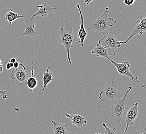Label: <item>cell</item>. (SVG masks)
I'll use <instances>...</instances> for the list:
<instances>
[{
    "label": "cell",
    "instance_id": "cell-28",
    "mask_svg": "<svg viewBox=\"0 0 146 134\" xmlns=\"http://www.w3.org/2000/svg\"><path fill=\"white\" fill-rule=\"evenodd\" d=\"M2 64H3V62L0 59V67L2 66Z\"/></svg>",
    "mask_w": 146,
    "mask_h": 134
},
{
    "label": "cell",
    "instance_id": "cell-26",
    "mask_svg": "<svg viewBox=\"0 0 146 134\" xmlns=\"http://www.w3.org/2000/svg\"><path fill=\"white\" fill-rule=\"evenodd\" d=\"M92 2V0H88V1H84V3L86 4H90L91 2Z\"/></svg>",
    "mask_w": 146,
    "mask_h": 134
},
{
    "label": "cell",
    "instance_id": "cell-1",
    "mask_svg": "<svg viewBox=\"0 0 146 134\" xmlns=\"http://www.w3.org/2000/svg\"><path fill=\"white\" fill-rule=\"evenodd\" d=\"M109 12V8L106 7L101 15L90 23L88 31L94 32L97 34H107L108 28L113 26L117 22V20L108 17Z\"/></svg>",
    "mask_w": 146,
    "mask_h": 134
},
{
    "label": "cell",
    "instance_id": "cell-16",
    "mask_svg": "<svg viewBox=\"0 0 146 134\" xmlns=\"http://www.w3.org/2000/svg\"><path fill=\"white\" fill-rule=\"evenodd\" d=\"M31 75L29 76L28 79L27 80V85L29 89L31 90V95H33V90L37 86V81L36 78L34 77V63L32 62Z\"/></svg>",
    "mask_w": 146,
    "mask_h": 134
},
{
    "label": "cell",
    "instance_id": "cell-23",
    "mask_svg": "<svg viewBox=\"0 0 146 134\" xmlns=\"http://www.w3.org/2000/svg\"><path fill=\"white\" fill-rule=\"evenodd\" d=\"M14 67V64H12V63H11V62H8L7 64H6V69L7 70H10L12 68H13Z\"/></svg>",
    "mask_w": 146,
    "mask_h": 134
},
{
    "label": "cell",
    "instance_id": "cell-5",
    "mask_svg": "<svg viewBox=\"0 0 146 134\" xmlns=\"http://www.w3.org/2000/svg\"><path fill=\"white\" fill-rule=\"evenodd\" d=\"M110 62L112 64L117 70L118 72L121 76H126L127 78H129L132 81L137 83L141 87L145 88V85H143L141 83L140 81L138 80L137 77H135L130 72V64L127 60H125L121 63H118L117 62L113 60H110Z\"/></svg>",
    "mask_w": 146,
    "mask_h": 134
},
{
    "label": "cell",
    "instance_id": "cell-18",
    "mask_svg": "<svg viewBox=\"0 0 146 134\" xmlns=\"http://www.w3.org/2000/svg\"><path fill=\"white\" fill-rule=\"evenodd\" d=\"M23 15H19L14 12L11 9H9V11L5 15L4 19L8 21L9 26H11L12 25V23L15 20L20 18H23Z\"/></svg>",
    "mask_w": 146,
    "mask_h": 134
},
{
    "label": "cell",
    "instance_id": "cell-13",
    "mask_svg": "<svg viewBox=\"0 0 146 134\" xmlns=\"http://www.w3.org/2000/svg\"><path fill=\"white\" fill-rule=\"evenodd\" d=\"M76 7L78 9L79 11V14H80V28L78 31V33L77 35L76 36V37L78 38V44L81 45L82 47H84V41L85 40V39L86 38V37L87 36V31H86V29L84 28V18L83 17V14L82 13V11H81V9H80V5L77 4L76 5Z\"/></svg>",
    "mask_w": 146,
    "mask_h": 134
},
{
    "label": "cell",
    "instance_id": "cell-19",
    "mask_svg": "<svg viewBox=\"0 0 146 134\" xmlns=\"http://www.w3.org/2000/svg\"><path fill=\"white\" fill-rule=\"evenodd\" d=\"M102 126L105 129V134H118L115 130V128L110 129L107 127L106 124L105 123H102Z\"/></svg>",
    "mask_w": 146,
    "mask_h": 134
},
{
    "label": "cell",
    "instance_id": "cell-14",
    "mask_svg": "<svg viewBox=\"0 0 146 134\" xmlns=\"http://www.w3.org/2000/svg\"><path fill=\"white\" fill-rule=\"evenodd\" d=\"M65 116L70 119L71 120V123L78 127H82L87 123V121L82 115L75 114L70 115L68 114H66L65 115Z\"/></svg>",
    "mask_w": 146,
    "mask_h": 134
},
{
    "label": "cell",
    "instance_id": "cell-7",
    "mask_svg": "<svg viewBox=\"0 0 146 134\" xmlns=\"http://www.w3.org/2000/svg\"><path fill=\"white\" fill-rule=\"evenodd\" d=\"M120 41L116 38L114 34L110 32L106 34L101 39L98 40V45H101L105 48H110L115 50L116 49L121 47Z\"/></svg>",
    "mask_w": 146,
    "mask_h": 134
},
{
    "label": "cell",
    "instance_id": "cell-27",
    "mask_svg": "<svg viewBox=\"0 0 146 134\" xmlns=\"http://www.w3.org/2000/svg\"><path fill=\"white\" fill-rule=\"evenodd\" d=\"M3 72V67H0V74Z\"/></svg>",
    "mask_w": 146,
    "mask_h": 134
},
{
    "label": "cell",
    "instance_id": "cell-24",
    "mask_svg": "<svg viewBox=\"0 0 146 134\" xmlns=\"http://www.w3.org/2000/svg\"><path fill=\"white\" fill-rule=\"evenodd\" d=\"M19 59L20 58L18 59H17L16 58H15V57H13V58H11L10 59V62H9L12 63V64H14L15 62L18 61Z\"/></svg>",
    "mask_w": 146,
    "mask_h": 134
},
{
    "label": "cell",
    "instance_id": "cell-10",
    "mask_svg": "<svg viewBox=\"0 0 146 134\" xmlns=\"http://www.w3.org/2000/svg\"><path fill=\"white\" fill-rule=\"evenodd\" d=\"M135 22H138V24L135 26L134 30L133 31L131 34L130 35L127 39H126L125 41H120L121 44H126L127 42L129 41L130 39H132L133 37L137 35L138 34L143 35V34H146V18L145 16H141V21H138L137 20H135Z\"/></svg>",
    "mask_w": 146,
    "mask_h": 134
},
{
    "label": "cell",
    "instance_id": "cell-6",
    "mask_svg": "<svg viewBox=\"0 0 146 134\" xmlns=\"http://www.w3.org/2000/svg\"><path fill=\"white\" fill-rule=\"evenodd\" d=\"M28 71L26 70L25 66L20 64L18 69L12 71L10 74V78L18 86H22L27 81L29 77Z\"/></svg>",
    "mask_w": 146,
    "mask_h": 134
},
{
    "label": "cell",
    "instance_id": "cell-17",
    "mask_svg": "<svg viewBox=\"0 0 146 134\" xmlns=\"http://www.w3.org/2000/svg\"><path fill=\"white\" fill-rule=\"evenodd\" d=\"M42 83L43 87L42 90L44 91L46 88L47 86L50 83L51 81H54L52 72L49 71V67H48L46 72L43 73L42 76Z\"/></svg>",
    "mask_w": 146,
    "mask_h": 134
},
{
    "label": "cell",
    "instance_id": "cell-9",
    "mask_svg": "<svg viewBox=\"0 0 146 134\" xmlns=\"http://www.w3.org/2000/svg\"><path fill=\"white\" fill-rule=\"evenodd\" d=\"M39 9L38 11L30 17L31 19H34L36 16H40L42 18H50L52 14L54 11L59 9V6L55 5H49L47 3H44L42 5L37 6Z\"/></svg>",
    "mask_w": 146,
    "mask_h": 134
},
{
    "label": "cell",
    "instance_id": "cell-20",
    "mask_svg": "<svg viewBox=\"0 0 146 134\" xmlns=\"http://www.w3.org/2000/svg\"><path fill=\"white\" fill-rule=\"evenodd\" d=\"M6 90H0V95L1 96V98L3 100H5L8 98V97L6 95Z\"/></svg>",
    "mask_w": 146,
    "mask_h": 134
},
{
    "label": "cell",
    "instance_id": "cell-12",
    "mask_svg": "<svg viewBox=\"0 0 146 134\" xmlns=\"http://www.w3.org/2000/svg\"><path fill=\"white\" fill-rule=\"evenodd\" d=\"M22 26L25 28V32L23 34V35L25 36L27 38L30 37H35L38 33L35 31V24L34 22V19H31L29 18L25 20L24 23H23Z\"/></svg>",
    "mask_w": 146,
    "mask_h": 134
},
{
    "label": "cell",
    "instance_id": "cell-22",
    "mask_svg": "<svg viewBox=\"0 0 146 134\" xmlns=\"http://www.w3.org/2000/svg\"><path fill=\"white\" fill-rule=\"evenodd\" d=\"M134 134H146V128L139 129L137 132H136Z\"/></svg>",
    "mask_w": 146,
    "mask_h": 134
},
{
    "label": "cell",
    "instance_id": "cell-3",
    "mask_svg": "<svg viewBox=\"0 0 146 134\" xmlns=\"http://www.w3.org/2000/svg\"><path fill=\"white\" fill-rule=\"evenodd\" d=\"M121 95L120 90L112 80L107 82L104 89L100 93L98 99L102 102L114 103L121 99Z\"/></svg>",
    "mask_w": 146,
    "mask_h": 134
},
{
    "label": "cell",
    "instance_id": "cell-25",
    "mask_svg": "<svg viewBox=\"0 0 146 134\" xmlns=\"http://www.w3.org/2000/svg\"><path fill=\"white\" fill-rule=\"evenodd\" d=\"M14 64V68L15 69H18V68L19 67L20 64L19 63L18 61L15 62L14 64Z\"/></svg>",
    "mask_w": 146,
    "mask_h": 134
},
{
    "label": "cell",
    "instance_id": "cell-8",
    "mask_svg": "<svg viewBox=\"0 0 146 134\" xmlns=\"http://www.w3.org/2000/svg\"><path fill=\"white\" fill-rule=\"evenodd\" d=\"M139 108L138 103L136 102L133 104L129 109H127V114L125 116V122L126 124V127L124 132L127 133L129 126H132L135 119L139 116Z\"/></svg>",
    "mask_w": 146,
    "mask_h": 134
},
{
    "label": "cell",
    "instance_id": "cell-21",
    "mask_svg": "<svg viewBox=\"0 0 146 134\" xmlns=\"http://www.w3.org/2000/svg\"><path fill=\"white\" fill-rule=\"evenodd\" d=\"M123 3L127 6L132 5L135 3V0H124Z\"/></svg>",
    "mask_w": 146,
    "mask_h": 134
},
{
    "label": "cell",
    "instance_id": "cell-2",
    "mask_svg": "<svg viewBox=\"0 0 146 134\" xmlns=\"http://www.w3.org/2000/svg\"><path fill=\"white\" fill-rule=\"evenodd\" d=\"M76 40V36L73 32L72 25L70 24L62 25L60 29L59 42L64 46L70 64H72L70 56V49L74 47V43Z\"/></svg>",
    "mask_w": 146,
    "mask_h": 134
},
{
    "label": "cell",
    "instance_id": "cell-11",
    "mask_svg": "<svg viewBox=\"0 0 146 134\" xmlns=\"http://www.w3.org/2000/svg\"><path fill=\"white\" fill-rule=\"evenodd\" d=\"M91 54L98 57L105 58L109 60H110L109 56L115 55V50L110 48H105L103 46L98 45L91 51Z\"/></svg>",
    "mask_w": 146,
    "mask_h": 134
},
{
    "label": "cell",
    "instance_id": "cell-4",
    "mask_svg": "<svg viewBox=\"0 0 146 134\" xmlns=\"http://www.w3.org/2000/svg\"><path fill=\"white\" fill-rule=\"evenodd\" d=\"M132 89V87H129L123 97L113 103L111 107V114L112 118L117 124H120L122 121L124 111L127 109L126 107L127 96Z\"/></svg>",
    "mask_w": 146,
    "mask_h": 134
},
{
    "label": "cell",
    "instance_id": "cell-15",
    "mask_svg": "<svg viewBox=\"0 0 146 134\" xmlns=\"http://www.w3.org/2000/svg\"><path fill=\"white\" fill-rule=\"evenodd\" d=\"M51 124L54 126V130L51 134H68V127L71 123L67 124L52 120Z\"/></svg>",
    "mask_w": 146,
    "mask_h": 134
},
{
    "label": "cell",
    "instance_id": "cell-29",
    "mask_svg": "<svg viewBox=\"0 0 146 134\" xmlns=\"http://www.w3.org/2000/svg\"><path fill=\"white\" fill-rule=\"evenodd\" d=\"M100 134V133H96V134Z\"/></svg>",
    "mask_w": 146,
    "mask_h": 134
}]
</instances>
